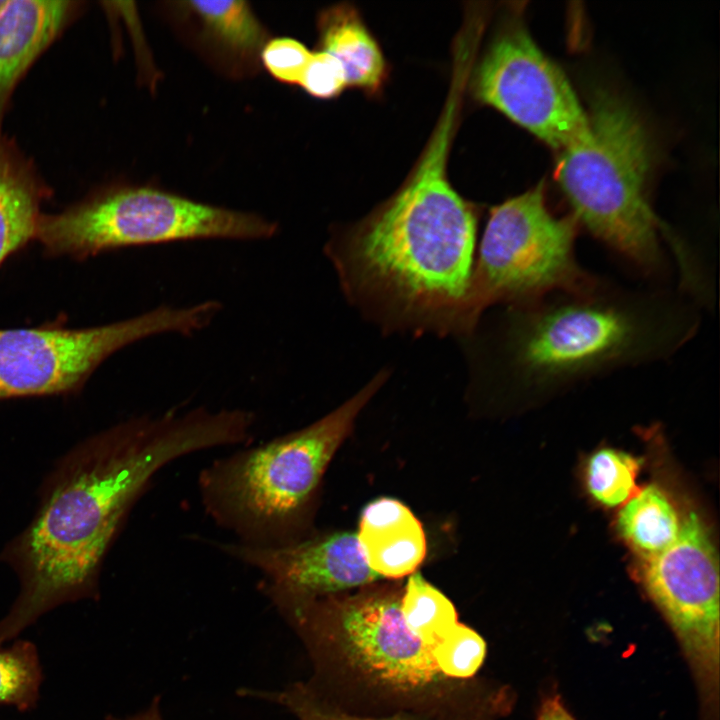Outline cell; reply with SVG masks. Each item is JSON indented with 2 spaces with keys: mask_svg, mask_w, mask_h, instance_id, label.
<instances>
[{
  "mask_svg": "<svg viewBox=\"0 0 720 720\" xmlns=\"http://www.w3.org/2000/svg\"><path fill=\"white\" fill-rule=\"evenodd\" d=\"M228 408L127 419L79 441L43 479L30 522L0 550L19 593L0 620V647L52 609L99 598L107 554L153 477L195 452L239 443Z\"/></svg>",
  "mask_w": 720,
  "mask_h": 720,
  "instance_id": "cell-1",
  "label": "cell"
},
{
  "mask_svg": "<svg viewBox=\"0 0 720 720\" xmlns=\"http://www.w3.org/2000/svg\"><path fill=\"white\" fill-rule=\"evenodd\" d=\"M452 89L407 182L324 250L348 300L383 330L467 334L472 307L477 215L449 181L458 115Z\"/></svg>",
  "mask_w": 720,
  "mask_h": 720,
  "instance_id": "cell-2",
  "label": "cell"
},
{
  "mask_svg": "<svg viewBox=\"0 0 720 720\" xmlns=\"http://www.w3.org/2000/svg\"><path fill=\"white\" fill-rule=\"evenodd\" d=\"M693 308L672 295L604 286L508 307L503 376L546 389L666 357L695 332Z\"/></svg>",
  "mask_w": 720,
  "mask_h": 720,
  "instance_id": "cell-3",
  "label": "cell"
},
{
  "mask_svg": "<svg viewBox=\"0 0 720 720\" xmlns=\"http://www.w3.org/2000/svg\"><path fill=\"white\" fill-rule=\"evenodd\" d=\"M588 119V140L562 150L556 168L572 216L646 276L663 272V235L681 274L692 271L688 249L666 230L649 204L654 151L639 114L623 98L599 91Z\"/></svg>",
  "mask_w": 720,
  "mask_h": 720,
  "instance_id": "cell-4",
  "label": "cell"
},
{
  "mask_svg": "<svg viewBox=\"0 0 720 720\" xmlns=\"http://www.w3.org/2000/svg\"><path fill=\"white\" fill-rule=\"evenodd\" d=\"M387 376L381 371L352 398L300 430L210 463L198 479L206 513L240 544L272 548L297 542L328 464Z\"/></svg>",
  "mask_w": 720,
  "mask_h": 720,
  "instance_id": "cell-5",
  "label": "cell"
},
{
  "mask_svg": "<svg viewBox=\"0 0 720 720\" xmlns=\"http://www.w3.org/2000/svg\"><path fill=\"white\" fill-rule=\"evenodd\" d=\"M277 223L150 186L106 189L64 211L43 215L35 240L49 256L82 260L132 246L228 239L264 240Z\"/></svg>",
  "mask_w": 720,
  "mask_h": 720,
  "instance_id": "cell-6",
  "label": "cell"
},
{
  "mask_svg": "<svg viewBox=\"0 0 720 720\" xmlns=\"http://www.w3.org/2000/svg\"><path fill=\"white\" fill-rule=\"evenodd\" d=\"M543 187L541 182L490 211L472 282L478 320L493 305L523 306L598 282L576 260L578 222L552 214Z\"/></svg>",
  "mask_w": 720,
  "mask_h": 720,
  "instance_id": "cell-7",
  "label": "cell"
},
{
  "mask_svg": "<svg viewBox=\"0 0 720 720\" xmlns=\"http://www.w3.org/2000/svg\"><path fill=\"white\" fill-rule=\"evenodd\" d=\"M220 310L216 300H206L186 307L160 305L126 320L84 329H0V401L78 392L118 350L163 333L191 336Z\"/></svg>",
  "mask_w": 720,
  "mask_h": 720,
  "instance_id": "cell-8",
  "label": "cell"
},
{
  "mask_svg": "<svg viewBox=\"0 0 720 720\" xmlns=\"http://www.w3.org/2000/svg\"><path fill=\"white\" fill-rule=\"evenodd\" d=\"M472 92L551 147L588 140V114L563 71L518 23L492 39L472 74Z\"/></svg>",
  "mask_w": 720,
  "mask_h": 720,
  "instance_id": "cell-9",
  "label": "cell"
},
{
  "mask_svg": "<svg viewBox=\"0 0 720 720\" xmlns=\"http://www.w3.org/2000/svg\"><path fill=\"white\" fill-rule=\"evenodd\" d=\"M643 584L700 668L717 664L719 631L718 557L697 513L684 520L677 539L644 559Z\"/></svg>",
  "mask_w": 720,
  "mask_h": 720,
  "instance_id": "cell-10",
  "label": "cell"
},
{
  "mask_svg": "<svg viewBox=\"0 0 720 720\" xmlns=\"http://www.w3.org/2000/svg\"><path fill=\"white\" fill-rule=\"evenodd\" d=\"M222 551L258 570L266 595L324 597L379 580L365 561L357 534L337 532L301 539L281 547L263 548L238 542Z\"/></svg>",
  "mask_w": 720,
  "mask_h": 720,
  "instance_id": "cell-11",
  "label": "cell"
},
{
  "mask_svg": "<svg viewBox=\"0 0 720 720\" xmlns=\"http://www.w3.org/2000/svg\"><path fill=\"white\" fill-rule=\"evenodd\" d=\"M171 8L193 43L215 65L231 75L257 68L267 32L247 2L180 1Z\"/></svg>",
  "mask_w": 720,
  "mask_h": 720,
  "instance_id": "cell-12",
  "label": "cell"
},
{
  "mask_svg": "<svg viewBox=\"0 0 720 720\" xmlns=\"http://www.w3.org/2000/svg\"><path fill=\"white\" fill-rule=\"evenodd\" d=\"M69 0H8L0 9V124L14 88L78 10Z\"/></svg>",
  "mask_w": 720,
  "mask_h": 720,
  "instance_id": "cell-13",
  "label": "cell"
},
{
  "mask_svg": "<svg viewBox=\"0 0 720 720\" xmlns=\"http://www.w3.org/2000/svg\"><path fill=\"white\" fill-rule=\"evenodd\" d=\"M357 538L366 563L379 577L411 575L426 554L421 523L407 506L391 498L364 508Z\"/></svg>",
  "mask_w": 720,
  "mask_h": 720,
  "instance_id": "cell-14",
  "label": "cell"
},
{
  "mask_svg": "<svg viewBox=\"0 0 720 720\" xmlns=\"http://www.w3.org/2000/svg\"><path fill=\"white\" fill-rule=\"evenodd\" d=\"M318 30L320 50L341 64L347 87L369 94L383 87L388 74L384 55L355 7L342 3L323 10Z\"/></svg>",
  "mask_w": 720,
  "mask_h": 720,
  "instance_id": "cell-15",
  "label": "cell"
},
{
  "mask_svg": "<svg viewBox=\"0 0 720 720\" xmlns=\"http://www.w3.org/2000/svg\"><path fill=\"white\" fill-rule=\"evenodd\" d=\"M44 195L32 168L0 135V265L35 240Z\"/></svg>",
  "mask_w": 720,
  "mask_h": 720,
  "instance_id": "cell-16",
  "label": "cell"
},
{
  "mask_svg": "<svg viewBox=\"0 0 720 720\" xmlns=\"http://www.w3.org/2000/svg\"><path fill=\"white\" fill-rule=\"evenodd\" d=\"M681 526L676 508L656 484L647 485L630 498L617 516L619 533L644 559L668 548Z\"/></svg>",
  "mask_w": 720,
  "mask_h": 720,
  "instance_id": "cell-17",
  "label": "cell"
},
{
  "mask_svg": "<svg viewBox=\"0 0 720 720\" xmlns=\"http://www.w3.org/2000/svg\"><path fill=\"white\" fill-rule=\"evenodd\" d=\"M401 612L408 629L431 646L458 623L451 601L417 572L410 575L401 596Z\"/></svg>",
  "mask_w": 720,
  "mask_h": 720,
  "instance_id": "cell-18",
  "label": "cell"
},
{
  "mask_svg": "<svg viewBox=\"0 0 720 720\" xmlns=\"http://www.w3.org/2000/svg\"><path fill=\"white\" fill-rule=\"evenodd\" d=\"M641 461L618 449L603 448L587 463L586 483L591 496L600 504L616 507L627 502L636 490Z\"/></svg>",
  "mask_w": 720,
  "mask_h": 720,
  "instance_id": "cell-19",
  "label": "cell"
},
{
  "mask_svg": "<svg viewBox=\"0 0 720 720\" xmlns=\"http://www.w3.org/2000/svg\"><path fill=\"white\" fill-rule=\"evenodd\" d=\"M41 682L40 660L32 642L20 640L0 647V705L31 709L37 703Z\"/></svg>",
  "mask_w": 720,
  "mask_h": 720,
  "instance_id": "cell-20",
  "label": "cell"
},
{
  "mask_svg": "<svg viewBox=\"0 0 720 720\" xmlns=\"http://www.w3.org/2000/svg\"><path fill=\"white\" fill-rule=\"evenodd\" d=\"M241 694L278 704L297 720H407L401 717L371 718L346 713L328 703L311 684L302 682L275 691L244 689Z\"/></svg>",
  "mask_w": 720,
  "mask_h": 720,
  "instance_id": "cell-21",
  "label": "cell"
},
{
  "mask_svg": "<svg viewBox=\"0 0 720 720\" xmlns=\"http://www.w3.org/2000/svg\"><path fill=\"white\" fill-rule=\"evenodd\" d=\"M441 674L446 678L472 677L486 656V643L473 629L457 623L433 650Z\"/></svg>",
  "mask_w": 720,
  "mask_h": 720,
  "instance_id": "cell-22",
  "label": "cell"
},
{
  "mask_svg": "<svg viewBox=\"0 0 720 720\" xmlns=\"http://www.w3.org/2000/svg\"><path fill=\"white\" fill-rule=\"evenodd\" d=\"M312 52L300 41L281 37L267 41L260 55L265 69L286 84H299Z\"/></svg>",
  "mask_w": 720,
  "mask_h": 720,
  "instance_id": "cell-23",
  "label": "cell"
},
{
  "mask_svg": "<svg viewBox=\"0 0 720 720\" xmlns=\"http://www.w3.org/2000/svg\"><path fill=\"white\" fill-rule=\"evenodd\" d=\"M299 85L315 98L331 99L347 88V81L338 60L329 53L318 50L312 52Z\"/></svg>",
  "mask_w": 720,
  "mask_h": 720,
  "instance_id": "cell-24",
  "label": "cell"
},
{
  "mask_svg": "<svg viewBox=\"0 0 720 720\" xmlns=\"http://www.w3.org/2000/svg\"><path fill=\"white\" fill-rule=\"evenodd\" d=\"M537 720H575L566 710L558 696L547 698L539 711Z\"/></svg>",
  "mask_w": 720,
  "mask_h": 720,
  "instance_id": "cell-25",
  "label": "cell"
},
{
  "mask_svg": "<svg viewBox=\"0 0 720 720\" xmlns=\"http://www.w3.org/2000/svg\"><path fill=\"white\" fill-rule=\"evenodd\" d=\"M5 2H6V0H0V9H1L2 6L5 4Z\"/></svg>",
  "mask_w": 720,
  "mask_h": 720,
  "instance_id": "cell-26",
  "label": "cell"
}]
</instances>
